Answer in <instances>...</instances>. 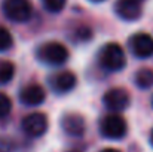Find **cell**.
I'll return each instance as SVG.
<instances>
[{
	"instance_id": "obj_10",
	"label": "cell",
	"mask_w": 153,
	"mask_h": 152,
	"mask_svg": "<svg viewBox=\"0 0 153 152\" xmlns=\"http://www.w3.org/2000/svg\"><path fill=\"white\" fill-rule=\"evenodd\" d=\"M18 97H19V101L24 106L34 107V106H39L45 101L46 93L39 84H28V85H25L19 90Z\"/></svg>"
},
{
	"instance_id": "obj_22",
	"label": "cell",
	"mask_w": 153,
	"mask_h": 152,
	"mask_svg": "<svg viewBox=\"0 0 153 152\" xmlns=\"http://www.w3.org/2000/svg\"><path fill=\"white\" fill-rule=\"evenodd\" d=\"M150 103H152V107H153V97H152V100H150Z\"/></svg>"
},
{
	"instance_id": "obj_1",
	"label": "cell",
	"mask_w": 153,
	"mask_h": 152,
	"mask_svg": "<svg viewBox=\"0 0 153 152\" xmlns=\"http://www.w3.org/2000/svg\"><path fill=\"white\" fill-rule=\"evenodd\" d=\"M100 67L107 72H120L126 64V55L119 43L108 42L102 45L97 55Z\"/></svg>"
},
{
	"instance_id": "obj_12",
	"label": "cell",
	"mask_w": 153,
	"mask_h": 152,
	"mask_svg": "<svg viewBox=\"0 0 153 152\" xmlns=\"http://www.w3.org/2000/svg\"><path fill=\"white\" fill-rule=\"evenodd\" d=\"M134 82L141 90H147L153 87V69H147V67L140 69L134 76Z\"/></svg>"
},
{
	"instance_id": "obj_6",
	"label": "cell",
	"mask_w": 153,
	"mask_h": 152,
	"mask_svg": "<svg viewBox=\"0 0 153 152\" xmlns=\"http://www.w3.org/2000/svg\"><path fill=\"white\" fill-rule=\"evenodd\" d=\"M102 104L105 106L107 110L119 113L125 109L129 107L131 104V96L126 90L123 88H110L108 91H105V94L102 96Z\"/></svg>"
},
{
	"instance_id": "obj_20",
	"label": "cell",
	"mask_w": 153,
	"mask_h": 152,
	"mask_svg": "<svg viewBox=\"0 0 153 152\" xmlns=\"http://www.w3.org/2000/svg\"><path fill=\"white\" fill-rule=\"evenodd\" d=\"M89 1H92V3H101L104 0H89Z\"/></svg>"
},
{
	"instance_id": "obj_16",
	"label": "cell",
	"mask_w": 153,
	"mask_h": 152,
	"mask_svg": "<svg viewBox=\"0 0 153 152\" xmlns=\"http://www.w3.org/2000/svg\"><path fill=\"white\" fill-rule=\"evenodd\" d=\"M12 110V100L4 94V93H0V119L6 118Z\"/></svg>"
},
{
	"instance_id": "obj_3",
	"label": "cell",
	"mask_w": 153,
	"mask_h": 152,
	"mask_svg": "<svg viewBox=\"0 0 153 152\" xmlns=\"http://www.w3.org/2000/svg\"><path fill=\"white\" fill-rule=\"evenodd\" d=\"M1 12L9 21L16 24H24L30 21L33 15V6L30 0H3Z\"/></svg>"
},
{
	"instance_id": "obj_8",
	"label": "cell",
	"mask_w": 153,
	"mask_h": 152,
	"mask_svg": "<svg viewBox=\"0 0 153 152\" xmlns=\"http://www.w3.org/2000/svg\"><path fill=\"white\" fill-rule=\"evenodd\" d=\"M48 84L55 94L62 96V94H67L71 90H74V87L77 84V78L70 70H61V72L52 73L48 78Z\"/></svg>"
},
{
	"instance_id": "obj_13",
	"label": "cell",
	"mask_w": 153,
	"mask_h": 152,
	"mask_svg": "<svg viewBox=\"0 0 153 152\" xmlns=\"http://www.w3.org/2000/svg\"><path fill=\"white\" fill-rule=\"evenodd\" d=\"M15 76V66L12 61L0 60V85L9 84Z\"/></svg>"
},
{
	"instance_id": "obj_5",
	"label": "cell",
	"mask_w": 153,
	"mask_h": 152,
	"mask_svg": "<svg viewBox=\"0 0 153 152\" xmlns=\"http://www.w3.org/2000/svg\"><path fill=\"white\" fill-rule=\"evenodd\" d=\"M49 122H48V116L40 113V112H34L30 113L27 116L22 118L21 121V128L22 131L28 136V137H42L46 131H48Z\"/></svg>"
},
{
	"instance_id": "obj_11",
	"label": "cell",
	"mask_w": 153,
	"mask_h": 152,
	"mask_svg": "<svg viewBox=\"0 0 153 152\" xmlns=\"http://www.w3.org/2000/svg\"><path fill=\"white\" fill-rule=\"evenodd\" d=\"M61 128L67 136L71 137H82L86 130V124L83 116L79 113H65L61 118Z\"/></svg>"
},
{
	"instance_id": "obj_9",
	"label": "cell",
	"mask_w": 153,
	"mask_h": 152,
	"mask_svg": "<svg viewBox=\"0 0 153 152\" xmlns=\"http://www.w3.org/2000/svg\"><path fill=\"white\" fill-rule=\"evenodd\" d=\"M114 12L120 19L128 22L137 21L143 15L140 0H117L114 3Z\"/></svg>"
},
{
	"instance_id": "obj_21",
	"label": "cell",
	"mask_w": 153,
	"mask_h": 152,
	"mask_svg": "<svg viewBox=\"0 0 153 152\" xmlns=\"http://www.w3.org/2000/svg\"><path fill=\"white\" fill-rule=\"evenodd\" d=\"M68 152H80V151H77V149H73V151H68Z\"/></svg>"
},
{
	"instance_id": "obj_15",
	"label": "cell",
	"mask_w": 153,
	"mask_h": 152,
	"mask_svg": "<svg viewBox=\"0 0 153 152\" xmlns=\"http://www.w3.org/2000/svg\"><path fill=\"white\" fill-rule=\"evenodd\" d=\"M40 1H42L43 7H45L48 12L58 13V12H61V10L64 9L67 0H40Z\"/></svg>"
},
{
	"instance_id": "obj_7",
	"label": "cell",
	"mask_w": 153,
	"mask_h": 152,
	"mask_svg": "<svg viewBox=\"0 0 153 152\" xmlns=\"http://www.w3.org/2000/svg\"><path fill=\"white\" fill-rule=\"evenodd\" d=\"M131 54L140 60H147L153 55V37L147 33H134L128 40Z\"/></svg>"
},
{
	"instance_id": "obj_17",
	"label": "cell",
	"mask_w": 153,
	"mask_h": 152,
	"mask_svg": "<svg viewBox=\"0 0 153 152\" xmlns=\"http://www.w3.org/2000/svg\"><path fill=\"white\" fill-rule=\"evenodd\" d=\"M15 149V143L9 137L0 136V152H12Z\"/></svg>"
},
{
	"instance_id": "obj_2",
	"label": "cell",
	"mask_w": 153,
	"mask_h": 152,
	"mask_svg": "<svg viewBox=\"0 0 153 152\" xmlns=\"http://www.w3.org/2000/svg\"><path fill=\"white\" fill-rule=\"evenodd\" d=\"M36 58L42 64L56 67V66H61L67 61L68 49L59 42H45V43L37 46Z\"/></svg>"
},
{
	"instance_id": "obj_19",
	"label": "cell",
	"mask_w": 153,
	"mask_h": 152,
	"mask_svg": "<svg viewBox=\"0 0 153 152\" xmlns=\"http://www.w3.org/2000/svg\"><path fill=\"white\" fill-rule=\"evenodd\" d=\"M149 140H150V145L153 146V128H152V131H150V137H149Z\"/></svg>"
},
{
	"instance_id": "obj_4",
	"label": "cell",
	"mask_w": 153,
	"mask_h": 152,
	"mask_svg": "<svg viewBox=\"0 0 153 152\" xmlns=\"http://www.w3.org/2000/svg\"><path fill=\"white\" fill-rule=\"evenodd\" d=\"M98 128H100V134H101L102 137L110 139V140L123 139L125 134H126V131H128L126 121L119 113H114V112L102 116L101 119H100Z\"/></svg>"
},
{
	"instance_id": "obj_14",
	"label": "cell",
	"mask_w": 153,
	"mask_h": 152,
	"mask_svg": "<svg viewBox=\"0 0 153 152\" xmlns=\"http://www.w3.org/2000/svg\"><path fill=\"white\" fill-rule=\"evenodd\" d=\"M13 45V37L10 34V31L0 25V52H4V51H9Z\"/></svg>"
},
{
	"instance_id": "obj_18",
	"label": "cell",
	"mask_w": 153,
	"mask_h": 152,
	"mask_svg": "<svg viewBox=\"0 0 153 152\" xmlns=\"http://www.w3.org/2000/svg\"><path fill=\"white\" fill-rule=\"evenodd\" d=\"M100 152H120V151H117V149H114V148H105V149H102V151Z\"/></svg>"
}]
</instances>
